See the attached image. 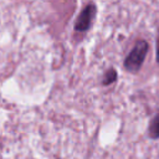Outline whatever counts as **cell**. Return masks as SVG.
I'll list each match as a JSON object with an SVG mask.
<instances>
[{"mask_svg": "<svg viewBox=\"0 0 159 159\" xmlns=\"http://www.w3.org/2000/svg\"><path fill=\"white\" fill-rule=\"evenodd\" d=\"M149 50V45L145 40H139L135 42L134 47L129 51V53L127 55V57L124 58V68L125 71L130 72V73H138L139 70L142 68L144 60L147 57Z\"/></svg>", "mask_w": 159, "mask_h": 159, "instance_id": "6da1fadb", "label": "cell"}, {"mask_svg": "<svg viewBox=\"0 0 159 159\" xmlns=\"http://www.w3.org/2000/svg\"><path fill=\"white\" fill-rule=\"evenodd\" d=\"M97 15V6L93 1H89L80 12L75 21V31L76 32H86L91 29Z\"/></svg>", "mask_w": 159, "mask_h": 159, "instance_id": "7a4b0ae2", "label": "cell"}, {"mask_svg": "<svg viewBox=\"0 0 159 159\" xmlns=\"http://www.w3.org/2000/svg\"><path fill=\"white\" fill-rule=\"evenodd\" d=\"M148 135L150 139H159V111L152 118L148 125Z\"/></svg>", "mask_w": 159, "mask_h": 159, "instance_id": "3957f363", "label": "cell"}, {"mask_svg": "<svg viewBox=\"0 0 159 159\" xmlns=\"http://www.w3.org/2000/svg\"><path fill=\"white\" fill-rule=\"evenodd\" d=\"M118 78V75H117V71L114 68H109L104 72L103 75V78H102V84L103 86H109L112 83H114Z\"/></svg>", "mask_w": 159, "mask_h": 159, "instance_id": "277c9868", "label": "cell"}, {"mask_svg": "<svg viewBox=\"0 0 159 159\" xmlns=\"http://www.w3.org/2000/svg\"><path fill=\"white\" fill-rule=\"evenodd\" d=\"M155 60H157V63L159 65V34H158L157 45H155Z\"/></svg>", "mask_w": 159, "mask_h": 159, "instance_id": "5b68a950", "label": "cell"}]
</instances>
